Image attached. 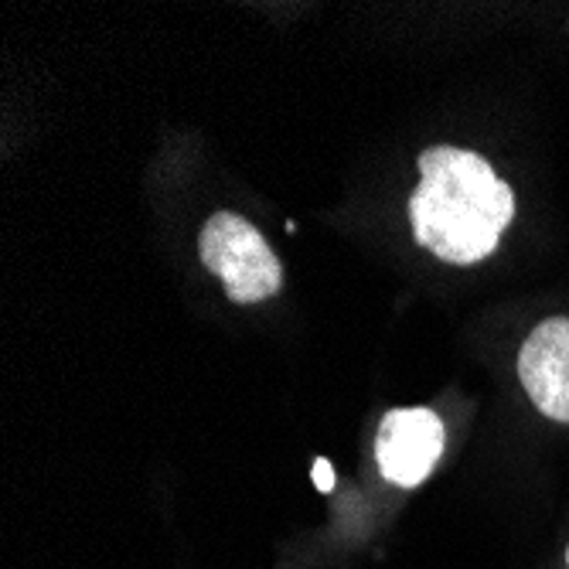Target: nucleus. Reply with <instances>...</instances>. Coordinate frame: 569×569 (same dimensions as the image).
<instances>
[{
  "instance_id": "1",
  "label": "nucleus",
  "mask_w": 569,
  "mask_h": 569,
  "mask_svg": "<svg viewBox=\"0 0 569 569\" xmlns=\"http://www.w3.org/2000/svg\"><path fill=\"white\" fill-rule=\"evenodd\" d=\"M420 184L409 194L412 236L437 260L475 267L498 249L515 219V194L481 153L430 147L420 153Z\"/></svg>"
},
{
  "instance_id": "2",
  "label": "nucleus",
  "mask_w": 569,
  "mask_h": 569,
  "mask_svg": "<svg viewBox=\"0 0 569 569\" xmlns=\"http://www.w3.org/2000/svg\"><path fill=\"white\" fill-rule=\"evenodd\" d=\"M204 270L222 280L232 303H263L283 290V267L263 232L236 212H216L198 236Z\"/></svg>"
},
{
  "instance_id": "3",
  "label": "nucleus",
  "mask_w": 569,
  "mask_h": 569,
  "mask_svg": "<svg viewBox=\"0 0 569 569\" xmlns=\"http://www.w3.org/2000/svg\"><path fill=\"white\" fill-rule=\"evenodd\" d=\"M447 433L433 409H389L376 433V460L386 481L399 488H417L430 478L443 453Z\"/></svg>"
},
{
  "instance_id": "4",
  "label": "nucleus",
  "mask_w": 569,
  "mask_h": 569,
  "mask_svg": "<svg viewBox=\"0 0 569 569\" xmlns=\"http://www.w3.org/2000/svg\"><path fill=\"white\" fill-rule=\"evenodd\" d=\"M519 379L542 417L569 423V318H549L526 338Z\"/></svg>"
},
{
  "instance_id": "5",
  "label": "nucleus",
  "mask_w": 569,
  "mask_h": 569,
  "mask_svg": "<svg viewBox=\"0 0 569 569\" xmlns=\"http://www.w3.org/2000/svg\"><path fill=\"white\" fill-rule=\"evenodd\" d=\"M315 485L321 491H331L335 488V468H331V460H325V457L315 460Z\"/></svg>"
}]
</instances>
